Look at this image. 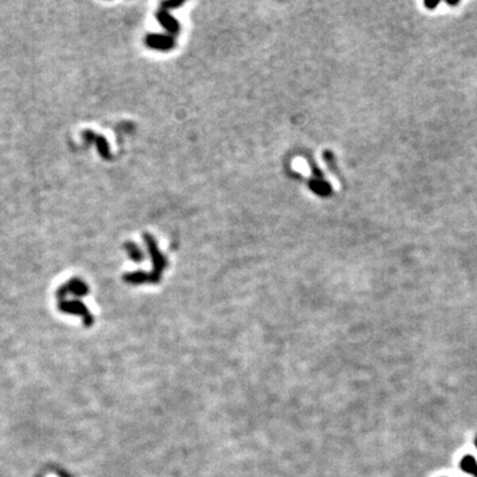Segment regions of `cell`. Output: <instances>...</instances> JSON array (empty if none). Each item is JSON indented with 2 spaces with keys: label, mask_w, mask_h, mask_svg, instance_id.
I'll use <instances>...</instances> for the list:
<instances>
[{
  "label": "cell",
  "mask_w": 477,
  "mask_h": 477,
  "mask_svg": "<svg viewBox=\"0 0 477 477\" xmlns=\"http://www.w3.org/2000/svg\"><path fill=\"white\" fill-rule=\"evenodd\" d=\"M144 240L145 243H146V247H148L150 257H152L153 267H154L153 268L152 275L153 277L156 279L157 283H158V281H160V276H162L163 269L167 267L166 257L163 256V253L159 251L156 239H154L150 233H144Z\"/></svg>",
  "instance_id": "cell-1"
},
{
  "label": "cell",
  "mask_w": 477,
  "mask_h": 477,
  "mask_svg": "<svg viewBox=\"0 0 477 477\" xmlns=\"http://www.w3.org/2000/svg\"><path fill=\"white\" fill-rule=\"evenodd\" d=\"M146 47L156 49V51H170L175 47V40L170 35L162 33H150L145 37Z\"/></svg>",
  "instance_id": "cell-2"
},
{
  "label": "cell",
  "mask_w": 477,
  "mask_h": 477,
  "mask_svg": "<svg viewBox=\"0 0 477 477\" xmlns=\"http://www.w3.org/2000/svg\"><path fill=\"white\" fill-rule=\"evenodd\" d=\"M82 137H84V141H85L86 144L96 145L98 154L101 156L102 159H105V160H110V159H112V153H110V148H109L106 138H104L102 136H98V134L93 133L92 130H85V132L82 133Z\"/></svg>",
  "instance_id": "cell-3"
},
{
  "label": "cell",
  "mask_w": 477,
  "mask_h": 477,
  "mask_svg": "<svg viewBox=\"0 0 477 477\" xmlns=\"http://www.w3.org/2000/svg\"><path fill=\"white\" fill-rule=\"evenodd\" d=\"M156 16H157V20H158V23L160 24V25H162L167 32H170V36L176 35V33H178L179 29H180V24H179V21L175 19L174 16L170 15L168 12L162 9V8L157 12Z\"/></svg>",
  "instance_id": "cell-4"
},
{
  "label": "cell",
  "mask_w": 477,
  "mask_h": 477,
  "mask_svg": "<svg viewBox=\"0 0 477 477\" xmlns=\"http://www.w3.org/2000/svg\"><path fill=\"white\" fill-rule=\"evenodd\" d=\"M68 292L73 293L74 296H84L88 293V287H86V284L82 283L81 280L74 279L72 280V281H69L66 285H64V287H61L60 289H58L57 292L58 297L62 299Z\"/></svg>",
  "instance_id": "cell-5"
},
{
  "label": "cell",
  "mask_w": 477,
  "mask_h": 477,
  "mask_svg": "<svg viewBox=\"0 0 477 477\" xmlns=\"http://www.w3.org/2000/svg\"><path fill=\"white\" fill-rule=\"evenodd\" d=\"M308 187L311 188L316 195L322 196V198H327L333 194V188L330 186V183L323 180V178H313L308 182Z\"/></svg>",
  "instance_id": "cell-6"
},
{
  "label": "cell",
  "mask_w": 477,
  "mask_h": 477,
  "mask_svg": "<svg viewBox=\"0 0 477 477\" xmlns=\"http://www.w3.org/2000/svg\"><path fill=\"white\" fill-rule=\"evenodd\" d=\"M125 249H126V252L129 253V257L132 259L133 261H136V263H141V261H144L145 259V253L144 251L138 247V244H136L134 241H126L124 244Z\"/></svg>",
  "instance_id": "cell-7"
},
{
  "label": "cell",
  "mask_w": 477,
  "mask_h": 477,
  "mask_svg": "<svg viewBox=\"0 0 477 477\" xmlns=\"http://www.w3.org/2000/svg\"><path fill=\"white\" fill-rule=\"evenodd\" d=\"M62 311L65 312H70V313H81V315H85V317L89 319V315H88V312H86L85 307L82 305L81 303H78V301H69V303H62L60 305ZM90 321V319H89Z\"/></svg>",
  "instance_id": "cell-8"
},
{
  "label": "cell",
  "mask_w": 477,
  "mask_h": 477,
  "mask_svg": "<svg viewBox=\"0 0 477 477\" xmlns=\"http://www.w3.org/2000/svg\"><path fill=\"white\" fill-rule=\"evenodd\" d=\"M460 467H462V470L464 471V472L474 475L475 477H477V463L474 456H471V455L464 456L462 463H460Z\"/></svg>",
  "instance_id": "cell-9"
},
{
  "label": "cell",
  "mask_w": 477,
  "mask_h": 477,
  "mask_svg": "<svg viewBox=\"0 0 477 477\" xmlns=\"http://www.w3.org/2000/svg\"><path fill=\"white\" fill-rule=\"evenodd\" d=\"M323 160H325V163L326 164H327V167H329L330 170L333 171L334 174H337V175H339L338 174V168H337V163H335V157H334V154L331 152H325L323 153Z\"/></svg>",
  "instance_id": "cell-10"
},
{
  "label": "cell",
  "mask_w": 477,
  "mask_h": 477,
  "mask_svg": "<svg viewBox=\"0 0 477 477\" xmlns=\"http://www.w3.org/2000/svg\"><path fill=\"white\" fill-rule=\"evenodd\" d=\"M183 3H184V1H182V0H178V1H163V3L160 4V7H162V9H164V11H168V9H172V8L180 7V5H183Z\"/></svg>",
  "instance_id": "cell-11"
},
{
  "label": "cell",
  "mask_w": 477,
  "mask_h": 477,
  "mask_svg": "<svg viewBox=\"0 0 477 477\" xmlns=\"http://www.w3.org/2000/svg\"><path fill=\"white\" fill-rule=\"evenodd\" d=\"M475 444H476V447H477V436H476V439H475Z\"/></svg>",
  "instance_id": "cell-12"
}]
</instances>
